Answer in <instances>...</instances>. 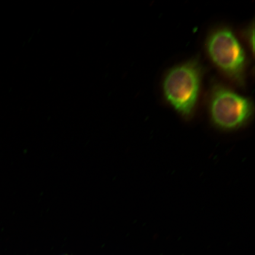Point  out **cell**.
Returning <instances> with one entry per match:
<instances>
[{"label":"cell","instance_id":"1","mask_svg":"<svg viewBox=\"0 0 255 255\" xmlns=\"http://www.w3.org/2000/svg\"><path fill=\"white\" fill-rule=\"evenodd\" d=\"M202 71L196 62H189L174 67L163 81L162 90L167 101L184 117L193 114L198 100Z\"/></svg>","mask_w":255,"mask_h":255},{"label":"cell","instance_id":"2","mask_svg":"<svg viewBox=\"0 0 255 255\" xmlns=\"http://www.w3.org/2000/svg\"><path fill=\"white\" fill-rule=\"evenodd\" d=\"M206 47L210 59L222 72L238 84L244 82L246 55L234 32L228 28L216 30Z\"/></svg>","mask_w":255,"mask_h":255},{"label":"cell","instance_id":"3","mask_svg":"<svg viewBox=\"0 0 255 255\" xmlns=\"http://www.w3.org/2000/svg\"><path fill=\"white\" fill-rule=\"evenodd\" d=\"M253 104L246 97L227 88L217 87L212 91L209 113L212 122L219 128L234 130L250 121Z\"/></svg>","mask_w":255,"mask_h":255},{"label":"cell","instance_id":"4","mask_svg":"<svg viewBox=\"0 0 255 255\" xmlns=\"http://www.w3.org/2000/svg\"><path fill=\"white\" fill-rule=\"evenodd\" d=\"M248 39L249 43L250 44V46L253 49V52H254V27L253 28H250L248 32Z\"/></svg>","mask_w":255,"mask_h":255}]
</instances>
